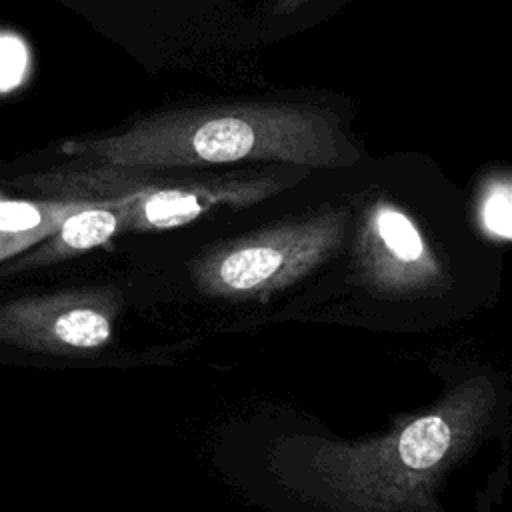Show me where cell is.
Masks as SVG:
<instances>
[{
	"mask_svg": "<svg viewBox=\"0 0 512 512\" xmlns=\"http://www.w3.org/2000/svg\"><path fill=\"white\" fill-rule=\"evenodd\" d=\"M58 150L108 166L174 170L240 162L350 168L360 160L358 146L334 112L276 100L154 112L118 132L66 140Z\"/></svg>",
	"mask_w": 512,
	"mask_h": 512,
	"instance_id": "cell-1",
	"label": "cell"
},
{
	"mask_svg": "<svg viewBox=\"0 0 512 512\" xmlns=\"http://www.w3.org/2000/svg\"><path fill=\"white\" fill-rule=\"evenodd\" d=\"M494 408V384L476 376L384 436L314 442L308 470L344 512H432L438 488L480 442Z\"/></svg>",
	"mask_w": 512,
	"mask_h": 512,
	"instance_id": "cell-2",
	"label": "cell"
},
{
	"mask_svg": "<svg viewBox=\"0 0 512 512\" xmlns=\"http://www.w3.org/2000/svg\"><path fill=\"white\" fill-rule=\"evenodd\" d=\"M302 174L246 170L226 174L174 168H122L76 160L10 180L40 200L110 202L126 232H164L216 208H246L294 186Z\"/></svg>",
	"mask_w": 512,
	"mask_h": 512,
	"instance_id": "cell-3",
	"label": "cell"
},
{
	"mask_svg": "<svg viewBox=\"0 0 512 512\" xmlns=\"http://www.w3.org/2000/svg\"><path fill=\"white\" fill-rule=\"evenodd\" d=\"M348 220L346 208H326L214 242L188 262L190 280L208 298L264 300L338 252Z\"/></svg>",
	"mask_w": 512,
	"mask_h": 512,
	"instance_id": "cell-4",
	"label": "cell"
},
{
	"mask_svg": "<svg viewBox=\"0 0 512 512\" xmlns=\"http://www.w3.org/2000/svg\"><path fill=\"white\" fill-rule=\"evenodd\" d=\"M354 260L360 282L378 298L412 300L450 286V276L418 222L386 196L362 208Z\"/></svg>",
	"mask_w": 512,
	"mask_h": 512,
	"instance_id": "cell-5",
	"label": "cell"
},
{
	"mask_svg": "<svg viewBox=\"0 0 512 512\" xmlns=\"http://www.w3.org/2000/svg\"><path fill=\"white\" fill-rule=\"evenodd\" d=\"M122 302L112 284L0 300V342L44 354L96 352L110 344Z\"/></svg>",
	"mask_w": 512,
	"mask_h": 512,
	"instance_id": "cell-6",
	"label": "cell"
},
{
	"mask_svg": "<svg viewBox=\"0 0 512 512\" xmlns=\"http://www.w3.org/2000/svg\"><path fill=\"white\" fill-rule=\"evenodd\" d=\"M124 232V220L116 206L110 202H98L72 214L46 240L12 258L10 266H6L4 272H22L52 266L68 258L86 254L98 246H104Z\"/></svg>",
	"mask_w": 512,
	"mask_h": 512,
	"instance_id": "cell-7",
	"label": "cell"
},
{
	"mask_svg": "<svg viewBox=\"0 0 512 512\" xmlns=\"http://www.w3.org/2000/svg\"><path fill=\"white\" fill-rule=\"evenodd\" d=\"M98 202L84 200H40V198H0V242L10 260L46 240L72 214Z\"/></svg>",
	"mask_w": 512,
	"mask_h": 512,
	"instance_id": "cell-8",
	"label": "cell"
},
{
	"mask_svg": "<svg viewBox=\"0 0 512 512\" xmlns=\"http://www.w3.org/2000/svg\"><path fill=\"white\" fill-rule=\"evenodd\" d=\"M476 224L480 232L498 242L512 236V180L506 172L490 174L478 188Z\"/></svg>",
	"mask_w": 512,
	"mask_h": 512,
	"instance_id": "cell-9",
	"label": "cell"
},
{
	"mask_svg": "<svg viewBox=\"0 0 512 512\" xmlns=\"http://www.w3.org/2000/svg\"><path fill=\"white\" fill-rule=\"evenodd\" d=\"M310 0H274L272 4V12L276 16H286V14H292L296 12L298 8H302L304 4H308Z\"/></svg>",
	"mask_w": 512,
	"mask_h": 512,
	"instance_id": "cell-10",
	"label": "cell"
},
{
	"mask_svg": "<svg viewBox=\"0 0 512 512\" xmlns=\"http://www.w3.org/2000/svg\"><path fill=\"white\" fill-rule=\"evenodd\" d=\"M4 196V192L0 190V198ZM6 260H10V254H8V250L2 246V242H0V262H6Z\"/></svg>",
	"mask_w": 512,
	"mask_h": 512,
	"instance_id": "cell-11",
	"label": "cell"
}]
</instances>
